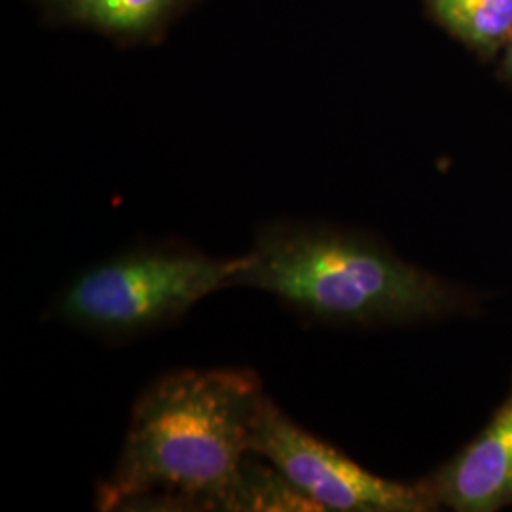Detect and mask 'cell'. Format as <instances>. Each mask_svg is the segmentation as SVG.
Returning a JSON list of instances; mask_svg holds the SVG:
<instances>
[{
  "label": "cell",
  "mask_w": 512,
  "mask_h": 512,
  "mask_svg": "<svg viewBox=\"0 0 512 512\" xmlns=\"http://www.w3.org/2000/svg\"><path fill=\"white\" fill-rule=\"evenodd\" d=\"M266 399L249 368L167 372L131 408L101 511H285L291 490L253 450Z\"/></svg>",
  "instance_id": "obj_1"
},
{
  "label": "cell",
  "mask_w": 512,
  "mask_h": 512,
  "mask_svg": "<svg viewBox=\"0 0 512 512\" xmlns=\"http://www.w3.org/2000/svg\"><path fill=\"white\" fill-rule=\"evenodd\" d=\"M54 25L93 31L124 46L164 40L169 29L202 0H31Z\"/></svg>",
  "instance_id": "obj_6"
},
{
  "label": "cell",
  "mask_w": 512,
  "mask_h": 512,
  "mask_svg": "<svg viewBox=\"0 0 512 512\" xmlns=\"http://www.w3.org/2000/svg\"><path fill=\"white\" fill-rule=\"evenodd\" d=\"M505 69H507V73L512 78V38L509 40V44H507V55H505Z\"/></svg>",
  "instance_id": "obj_8"
},
{
  "label": "cell",
  "mask_w": 512,
  "mask_h": 512,
  "mask_svg": "<svg viewBox=\"0 0 512 512\" xmlns=\"http://www.w3.org/2000/svg\"><path fill=\"white\" fill-rule=\"evenodd\" d=\"M253 450L317 511L429 512L439 505L421 484L385 480L329 442L317 439L266 397L256 416Z\"/></svg>",
  "instance_id": "obj_4"
},
{
  "label": "cell",
  "mask_w": 512,
  "mask_h": 512,
  "mask_svg": "<svg viewBox=\"0 0 512 512\" xmlns=\"http://www.w3.org/2000/svg\"><path fill=\"white\" fill-rule=\"evenodd\" d=\"M243 264V255L219 258L177 239L137 245L74 275L55 296L50 319L99 340H133L232 289Z\"/></svg>",
  "instance_id": "obj_3"
},
{
  "label": "cell",
  "mask_w": 512,
  "mask_h": 512,
  "mask_svg": "<svg viewBox=\"0 0 512 512\" xmlns=\"http://www.w3.org/2000/svg\"><path fill=\"white\" fill-rule=\"evenodd\" d=\"M243 256L234 287L270 294L310 321L414 323L452 304L448 287L435 275L374 239L321 222H266Z\"/></svg>",
  "instance_id": "obj_2"
},
{
  "label": "cell",
  "mask_w": 512,
  "mask_h": 512,
  "mask_svg": "<svg viewBox=\"0 0 512 512\" xmlns=\"http://www.w3.org/2000/svg\"><path fill=\"white\" fill-rule=\"evenodd\" d=\"M427 490L456 512H495L512 503V384L486 429L442 467Z\"/></svg>",
  "instance_id": "obj_5"
},
{
  "label": "cell",
  "mask_w": 512,
  "mask_h": 512,
  "mask_svg": "<svg viewBox=\"0 0 512 512\" xmlns=\"http://www.w3.org/2000/svg\"><path fill=\"white\" fill-rule=\"evenodd\" d=\"M431 16L454 37L492 54L512 38V0H425Z\"/></svg>",
  "instance_id": "obj_7"
}]
</instances>
